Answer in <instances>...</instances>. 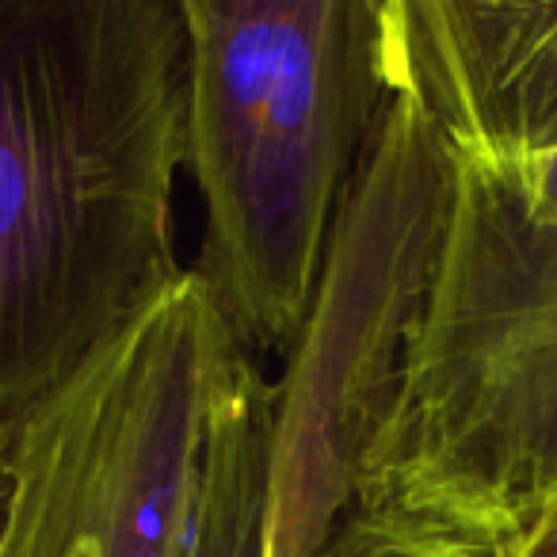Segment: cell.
Segmentation results:
<instances>
[{
  "mask_svg": "<svg viewBox=\"0 0 557 557\" xmlns=\"http://www.w3.org/2000/svg\"><path fill=\"white\" fill-rule=\"evenodd\" d=\"M389 77L450 161L557 149V4L386 0Z\"/></svg>",
  "mask_w": 557,
  "mask_h": 557,
  "instance_id": "6",
  "label": "cell"
},
{
  "mask_svg": "<svg viewBox=\"0 0 557 557\" xmlns=\"http://www.w3.org/2000/svg\"><path fill=\"white\" fill-rule=\"evenodd\" d=\"M187 268L256 359L295 351L344 207L394 100L386 0H180Z\"/></svg>",
  "mask_w": 557,
  "mask_h": 557,
  "instance_id": "3",
  "label": "cell"
},
{
  "mask_svg": "<svg viewBox=\"0 0 557 557\" xmlns=\"http://www.w3.org/2000/svg\"><path fill=\"white\" fill-rule=\"evenodd\" d=\"M16 428H20V412L16 409H0V466L9 462V450H12V440H16Z\"/></svg>",
  "mask_w": 557,
  "mask_h": 557,
  "instance_id": "9",
  "label": "cell"
},
{
  "mask_svg": "<svg viewBox=\"0 0 557 557\" xmlns=\"http://www.w3.org/2000/svg\"><path fill=\"white\" fill-rule=\"evenodd\" d=\"M0 500H4V466H0Z\"/></svg>",
  "mask_w": 557,
  "mask_h": 557,
  "instance_id": "10",
  "label": "cell"
},
{
  "mask_svg": "<svg viewBox=\"0 0 557 557\" xmlns=\"http://www.w3.org/2000/svg\"><path fill=\"white\" fill-rule=\"evenodd\" d=\"M275 379L199 278L20 412L0 557H263Z\"/></svg>",
  "mask_w": 557,
  "mask_h": 557,
  "instance_id": "2",
  "label": "cell"
},
{
  "mask_svg": "<svg viewBox=\"0 0 557 557\" xmlns=\"http://www.w3.org/2000/svg\"><path fill=\"white\" fill-rule=\"evenodd\" d=\"M511 557H557V504L519 539Z\"/></svg>",
  "mask_w": 557,
  "mask_h": 557,
  "instance_id": "8",
  "label": "cell"
},
{
  "mask_svg": "<svg viewBox=\"0 0 557 557\" xmlns=\"http://www.w3.org/2000/svg\"><path fill=\"white\" fill-rule=\"evenodd\" d=\"M554 504L557 230L455 164L432 287L356 516L516 549Z\"/></svg>",
  "mask_w": 557,
  "mask_h": 557,
  "instance_id": "4",
  "label": "cell"
},
{
  "mask_svg": "<svg viewBox=\"0 0 557 557\" xmlns=\"http://www.w3.org/2000/svg\"><path fill=\"white\" fill-rule=\"evenodd\" d=\"M455 164L394 92L344 207L302 336L275 379V466L263 557H318L348 523L394 409L447 230Z\"/></svg>",
  "mask_w": 557,
  "mask_h": 557,
  "instance_id": "5",
  "label": "cell"
},
{
  "mask_svg": "<svg viewBox=\"0 0 557 557\" xmlns=\"http://www.w3.org/2000/svg\"><path fill=\"white\" fill-rule=\"evenodd\" d=\"M516 549L473 546V542L435 539V534H412L397 527H382L351 511L348 523L325 542L318 557H511Z\"/></svg>",
  "mask_w": 557,
  "mask_h": 557,
  "instance_id": "7",
  "label": "cell"
},
{
  "mask_svg": "<svg viewBox=\"0 0 557 557\" xmlns=\"http://www.w3.org/2000/svg\"><path fill=\"white\" fill-rule=\"evenodd\" d=\"M180 0H0V409H32L184 268Z\"/></svg>",
  "mask_w": 557,
  "mask_h": 557,
  "instance_id": "1",
  "label": "cell"
}]
</instances>
